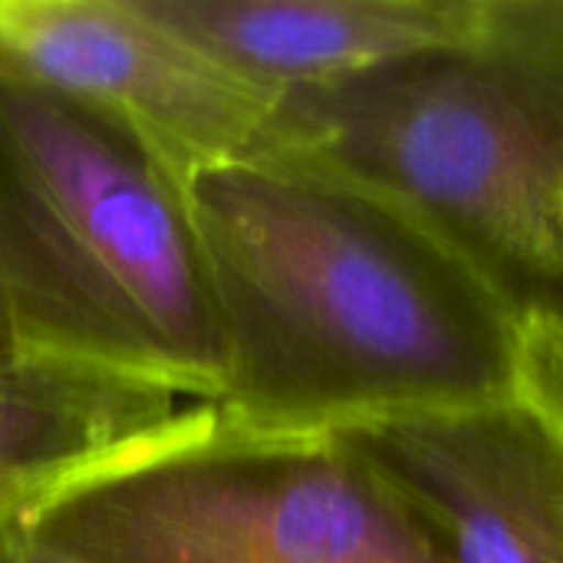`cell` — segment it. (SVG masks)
I'll return each instance as SVG.
<instances>
[{
  "instance_id": "cell-4",
  "label": "cell",
  "mask_w": 563,
  "mask_h": 563,
  "mask_svg": "<svg viewBox=\"0 0 563 563\" xmlns=\"http://www.w3.org/2000/svg\"><path fill=\"white\" fill-rule=\"evenodd\" d=\"M92 563H449L343 439L178 412L20 518Z\"/></svg>"
},
{
  "instance_id": "cell-11",
  "label": "cell",
  "mask_w": 563,
  "mask_h": 563,
  "mask_svg": "<svg viewBox=\"0 0 563 563\" xmlns=\"http://www.w3.org/2000/svg\"><path fill=\"white\" fill-rule=\"evenodd\" d=\"M0 563H92L36 538L20 518L0 525Z\"/></svg>"
},
{
  "instance_id": "cell-1",
  "label": "cell",
  "mask_w": 563,
  "mask_h": 563,
  "mask_svg": "<svg viewBox=\"0 0 563 563\" xmlns=\"http://www.w3.org/2000/svg\"><path fill=\"white\" fill-rule=\"evenodd\" d=\"M188 198L228 422L336 439L518 393V307L389 198L287 155L201 168Z\"/></svg>"
},
{
  "instance_id": "cell-2",
  "label": "cell",
  "mask_w": 563,
  "mask_h": 563,
  "mask_svg": "<svg viewBox=\"0 0 563 563\" xmlns=\"http://www.w3.org/2000/svg\"><path fill=\"white\" fill-rule=\"evenodd\" d=\"M0 277L20 356L218 399L224 356L188 175L129 122L10 73Z\"/></svg>"
},
{
  "instance_id": "cell-5",
  "label": "cell",
  "mask_w": 563,
  "mask_h": 563,
  "mask_svg": "<svg viewBox=\"0 0 563 563\" xmlns=\"http://www.w3.org/2000/svg\"><path fill=\"white\" fill-rule=\"evenodd\" d=\"M0 73L129 122L188 178L257 155L277 102L135 0H0Z\"/></svg>"
},
{
  "instance_id": "cell-8",
  "label": "cell",
  "mask_w": 563,
  "mask_h": 563,
  "mask_svg": "<svg viewBox=\"0 0 563 563\" xmlns=\"http://www.w3.org/2000/svg\"><path fill=\"white\" fill-rule=\"evenodd\" d=\"M175 416L172 393L20 356L0 369V472L73 475Z\"/></svg>"
},
{
  "instance_id": "cell-6",
  "label": "cell",
  "mask_w": 563,
  "mask_h": 563,
  "mask_svg": "<svg viewBox=\"0 0 563 563\" xmlns=\"http://www.w3.org/2000/svg\"><path fill=\"white\" fill-rule=\"evenodd\" d=\"M336 439L449 563H563V435L518 393Z\"/></svg>"
},
{
  "instance_id": "cell-10",
  "label": "cell",
  "mask_w": 563,
  "mask_h": 563,
  "mask_svg": "<svg viewBox=\"0 0 563 563\" xmlns=\"http://www.w3.org/2000/svg\"><path fill=\"white\" fill-rule=\"evenodd\" d=\"M76 475V472H73ZM73 475H26V472H0V525L30 515L53 488H59Z\"/></svg>"
},
{
  "instance_id": "cell-12",
  "label": "cell",
  "mask_w": 563,
  "mask_h": 563,
  "mask_svg": "<svg viewBox=\"0 0 563 563\" xmlns=\"http://www.w3.org/2000/svg\"><path fill=\"white\" fill-rule=\"evenodd\" d=\"M13 360H20V350H16V336H13V320H10V307H7L3 277H0V369L10 366Z\"/></svg>"
},
{
  "instance_id": "cell-9",
  "label": "cell",
  "mask_w": 563,
  "mask_h": 563,
  "mask_svg": "<svg viewBox=\"0 0 563 563\" xmlns=\"http://www.w3.org/2000/svg\"><path fill=\"white\" fill-rule=\"evenodd\" d=\"M515 389L563 435V310H521Z\"/></svg>"
},
{
  "instance_id": "cell-7",
  "label": "cell",
  "mask_w": 563,
  "mask_h": 563,
  "mask_svg": "<svg viewBox=\"0 0 563 563\" xmlns=\"http://www.w3.org/2000/svg\"><path fill=\"white\" fill-rule=\"evenodd\" d=\"M238 79L284 96L475 36L492 0H135Z\"/></svg>"
},
{
  "instance_id": "cell-3",
  "label": "cell",
  "mask_w": 563,
  "mask_h": 563,
  "mask_svg": "<svg viewBox=\"0 0 563 563\" xmlns=\"http://www.w3.org/2000/svg\"><path fill=\"white\" fill-rule=\"evenodd\" d=\"M257 155L406 208L518 313L563 310V0H492L468 40L277 96Z\"/></svg>"
}]
</instances>
